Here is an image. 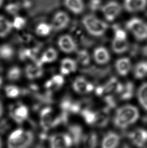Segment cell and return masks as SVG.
<instances>
[{
  "instance_id": "cell-35",
  "label": "cell",
  "mask_w": 147,
  "mask_h": 148,
  "mask_svg": "<svg viewBox=\"0 0 147 148\" xmlns=\"http://www.w3.org/2000/svg\"><path fill=\"white\" fill-rule=\"evenodd\" d=\"M90 58L89 54L86 50H80L78 52V61L83 66H87L89 64Z\"/></svg>"
},
{
  "instance_id": "cell-12",
  "label": "cell",
  "mask_w": 147,
  "mask_h": 148,
  "mask_svg": "<svg viewBox=\"0 0 147 148\" xmlns=\"http://www.w3.org/2000/svg\"><path fill=\"white\" fill-rule=\"evenodd\" d=\"M58 46L63 52L71 53L77 49V44L71 36L65 34L60 36L58 42Z\"/></svg>"
},
{
  "instance_id": "cell-11",
  "label": "cell",
  "mask_w": 147,
  "mask_h": 148,
  "mask_svg": "<svg viewBox=\"0 0 147 148\" xmlns=\"http://www.w3.org/2000/svg\"><path fill=\"white\" fill-rule=\"evenodd\" d=\"M70 21V17L66 12L62 11L56 12L51 23L52 30L56 32L63 30L68 26Z\"/></svg>"
},
{
  "instance_id": "cell-9",
  "label": "cell",
  "mask_w": 147,
  "mask_h": 148,
  "mask_svg": "<svg viewBox=\"0 0 147 148\" xmlns=\"http://www.w3.org/2000/svg\"><path fill=\"white\" fill-rule=\"evenodd\" d=\"M128 138L137 148H143L147 145V130L144 128H137L129 132Z\"/></svg>"
},
{
  "instance_id": "cell-8",
  "label": "cell",
  "mask_w": 147,
  "mask_h": 148,
  "mask_svg": "<svg viewBox=\"0 0 147 148\" xmlns=\"http://www.w3.org/2000/svg\"><path fill=\"white\" fill-rule=\"evenodd\" d=\"M101 10L106 20L109 22H112L120 14L122 7L118 2L113 1L104 4L102 6Z\"/></svg>"
},
{
  "instance_id": "cell-27",
  "label": "cell",
  "mask_w": 147,
  "mask_h": 148,
  "mask_svg": "<svg viewBox=\"0 0 147 148\" xmlns=\"http://www.w3.org/2000/svg\"><path fill=\"white\" fill-rule=\"evenodd\" d=\"M112 49L116 54H122L129 49V45L127 40H119L114 38L112 42Z\"/></svg>"
},
{
  "instance_id": "cell-20",
  "label": "cell",
  "mask_w": 147,
  "mask_h": 148,
  "mask_svg": "<svg viewBox=\"0 0 147 148\" xmlns=\"http://www.w3.org/2000/svg\"><path fill=\"white\" fill-rule=\"evenodd\" d=\"M76 62L70 58H65L62 60L60 71L62 75H68L71 72H75L77 69Z\"/></svg>"
},
{
  "instance_id": "cell-42",
  "label": "cell",
  "mask_w": 147,
  "mask_h": 148,
  "mask_svg": "<svg viewBox=\"0 0 147 148\" xmlns=\"http://www.w3.org/2000/svg\"><path fill=\"white\" fill-rule=\"evenodd\" d=\"M32 148H46V147L44 146L43 143L40 142L39 143H38L37 144L35 145Z\"/></svg>"
},
{
  "instance_id": "cell-17",
  "label": "cell",
  "mask_w": 147,
  "mask_h": 148,
  "mask_svg": "<svg viewBox=\"0 0 147 148\" xmlns=\"http://www.w3.org/2000/svg\"><path fill=\"white\" fill-rule=\"evenodd\" d=\"M66 8L75 14H80L85 10V4L83 0H64Z\"/></svg>"
},
{
  "instance_id": "cell-4",
  "label": "cell",
  "mask_w": 147,
  "mask_h": 148,
  "mask_svg": "<svg viewBox=\"0 0 147 148\" xmlns=\"http://www.w3.org/2000/svg\"><path fill=\"white\" fill-rule=\"evenodd\" d=\"M126 27L137 40L147 39V23L141 19L137 17L131 18L127 22Z\"/></svg>"
},
{
  "instance_id": "cell-7",
  "label": "cell",
  "mask_w": 147,
  "mask_h": 148,
  "mask_svg": "<svg viewBox=\"0 0 147 148\" xmlns=\"http://www.w3.org/2000/svg\"><path fill=\"white\" fill-rule=\"evenodd\" d=\"M56 117H54V111L52 107L46 106L40 111V125L43 132H48L53 128V124Z\"/></svg>"
},
{
  "instance_id": "cell-45",
  "label": "cell",
  "mask_w": 147,
  "mask_h": 148,
  "mask_svg": "<svg viewBox=\"0 0 147 148\" xmlns=\"http://www.w3.org/2000/svg\"><path fill=\"white\" fill-rule=\"evenodd\" d=\"M4 0H0V8L2 7L3 4L4 3Z\"/></svg>"
},
{
  "instance_id": "cell-41",
  "label": "cell",
  "mask_w": 147,
  "mask_h": 148,
  "mask_svg": "<svg viewBox=\"0 0 147 148\" xmlns=\"http://www.w3.org/2000/svg\"><path fill=\"white\" fill-rule=\"evenodd\" d=\"M96 93L97 95L100 96L104 92V88L103 86H98L95 90Z\"/></svg>"
},
{
  "instance_id": "cell-26",
  "label": "cell",
  "mask_w": 147,
  "mask_h": 148,
  "mask_svg": "<svg viewBox=\"0 0 147 148\" xmlns=\"http://www.w3.org/2000/svg\"><path fill=\"white\" fill-rule=\"evenodd\" d=\"M58 56V52L55 49L49 48L42 54V57L39 60L42 64L52 63L56 60Z\"/></svg>"
},
{
  "instance_id": "cell-23",
  "label": "cell",
  "mask_w": 147,
  "mask_h": 148,
  "mask_svg": "<svg viewBox=\"0 0 147 148\" xmlns=\"http://www.w3.org/2000/svg\"><path fill=\"white\" fill-rule=\"evenodd\" d=\"M82 144L83 148H97L98 144V137L95 132L85 134Z\"/></svg>"
},
{
  "instance_id": "cell-43",
  "label": "cell",
  "mask_w": 147,
  "mask_h": 148,
  "mask_svg": "<svg viewBox=\"0 0 147 148\" xmlns=\"http://www.w3.org/2000/svg\"><path fill=\"white\" fill-rule=\"evenodd\" d=\"M3 113H4V107L2 102L0 101V117L2 116Z\"/></svg>"
},
{
  "instance_id": "cell-16",
  "label": "cell",
  "mask_w": 147,
  "mask_h": 148,
  "mask_svg": "<svg viewBox=\"0 0 147 148\" xmlns=\"http://www.w3.org/2000/svg\"><path fill=\"white\" fill-rule=\"evenodd\" d=\"M93 56L96 62L101 65L107 64L110 59L108 51L103 47H99L96 49L94 51Z\"/></svg>"
},
{
  "instance_id": "cell-31",
  "label": "cell",
  "mask_w": 147,
  "mask_h": 148,
  "mask_svg": "<svg viewBox=\"0 0 147 148\" xmlns=\"http://www.w3.org/2000/svg\"><path fill=\"white\" fill-rule=\"evenodd\" d=\"M134 86L133 83L127 82L123 85V90L120 94V99L122 100H128L131 98L133 94Z\"/></svg>"
},
{
  "instance_id": "cell-19",
  "label": "cell",
  "mask_w": 147,
  "mask_h": 148,
  "mask_svg": "<svg viewBox=\"0 0 147 148\" xmlns=\"http://www.w3.org/2000/svg\"><path fill=\"white\" fill-rule=\"evenodd\" d=\"M65 80L62 75H55L51 79L46 82L45 84L46 90L52 92L62 87L64 84Z\"/></svg>"
},
{
  "instance_id": "cell-18",
  "label": "cell",
  "mask_w": 147,
  "mask_h": 148,
  "mask_svg": "<svg viewBox=\"0 0 147 148\" xmlns=\"http://www.w3.org/2000/svg\"><path fill=\"white\" fill-rule=\"evenodd\" d=\"M131 64L129 58H122L116 61L115 68L117 73L121 76H125L129 73Z\"/></svg>"
},
{
  "instance_id": "cell-38",
  "label": "cell",
  "mask_w": 147,
  "mask_h": 148,
  "mask_svg": "<svg viewBox=\"0 0 147 148\" xmlns=\"http://www.w3.org/2000/svg\"><path fill=\"white\" fill-rule=\"evenodd\" d=\"M114 34V38L119 40H127V34L125 30L121 28L116 29Z\"/></svg>"
},
{
  "instance_id": "cell-2",
  "label": "cell",
  "mask_w": 147,
  "mask_h": 148,
  "mask_svg": "<svg viewBox=\"0 0 147 148\" xmlns=\"http://www.w3.org/2000/svg\"><path fill=\"white\" fill-rule=\"evenodd\" d=\"M35 140L34 133L31 130L18 128L8 136L7 148H30Z\"/></svg>"
},
{
  "instance_id": "cell-37",
  "label": "cell",
  "mask_w": 147,
  "mask_h": 148,
  "mask_svg": "<svg viewBox=\"0 0 147 148\" xmlns=\"http://www.w3.org/2000/svg\"><path fill=\"white\" fill-rule=\"evenodd\" d=\"M11 127L10 122L6 118L0 119V135L5 134Z\"/></svg>"
},
{
  "instance_id": "cell-22",
  "label": "cell",
  "mask_w": 147,
  "mask_h": 148,
  "mask_svg": "<svg viewBox=\"0 0 147 148\" xmlns=\"http://www.w3.org/2000/svg\"><path fill=\"white\" fill-rule=\"evenodd\" d=\"M89 82L85 78L79 76L76 78L73 83V88L76 92L81 94H84L88 92V86Z\"/></svg>"
},
{
  "instance_id": "cell-25",
  "label": "cell",
  "mask_w": 147,
  "mask_h": 148,
  "mask_svg": "<svg viewBox=\"0 0 147 148\" xmlns=\"http://www.w3.org/2000/svg\"><path fill=\"white\" fill-rule=\"evenodd\" d=\"M15 50L10 44H5L0 46V59L5 61H10L14 58Z\"/></svg>"
},
{
  "instance_id": "cell-28",
  "label": "cell",
  "mask_w": 147,
  "mask_h": 148,
  "mask_svg": "<svg viewBox=\"0 0 147 148\" xmlns=\"http://www.w3.org/2000/svg\"><path fill=\"white\" fill-rule=\"evenodd\" d=\"M52 30V25L46 22H40L37 25L35 32L40 36H46L51 33Z\"/></svg>"
},
{
  "instance_id": "cell-39",
  "label": "cell",
  "mask_w": 147,
  "mask_h": 148,
  "mask_svg": "<svg viewBox=\"0 0 147 148\" xmlns=\"http://www.w3.org/2000/svg\"><path fill=\"white\" fill-rule=\"evenodd\" d=\"M104 100L106 103L107 104V108H108L109 109L114 108L116 105L115 99L112 96H108L106 97Z\"/></svg>"
},
{
  "instance_id": "cell-1",
  "label": "cell",
  "mask_w": 147,
  "mask_h": 148,
  "mask_svg": "<svg viewBox=\"0 0 147 148\" xmlns=\"http://www.w3.org/2000/svg\"><path fill=\"white\" fill-rule=\"evenodd\" d=\"M139 117V112L137 108L127 105L117 110L113 119V123L117 128L124 130L134 124Z\"/></svg>"
},
{
  "instance_id": "cell-14",
  "label": "cell",
  "mask_w": 147,
  "mask_h": 148,
  "mask_svg": "<svg viewBox=\"0 0 147 148\" xmlns=\"http://www.w3.org/2000/svg\"><path fill=\"white\" fill-rule=\"evenodd\" d=\"M147 6V0H124L123 7L130 13L141 12Z\"/></svg>"
},
{
  "instance_id": "cell-3",
  "label": "cell",
  "mask_w": 147,
  "mask_h": 148,
  "mask_svg": "<svg viewBox=\"0 0 147 148\" xmlns=\"http://www.w3.org/2000/svg\"><path fill=\"white\" fill-rule=\"evenodd\" d=\"M82 21L86 30L93 36H101L108 28V25L105 22L92 15L84 16Z\"/></svg>"
},
{
  "instance_id": "cell-29",
  "label": "cell",
  "mask_w": 147,
  "mask_h": 148,
  "mask_svg": "<svg viewBox=\"0 0 147 148\" xmlns=\"http://www.w3.org/2000/svg\"><path fill=\"white\" fill-rule=\"evenodd\" d=\"M22 76V70L18 66H13L8 70L7 77L11 82H16L19 80Z\"/></svg>"
},
{
  "instance_id": "cell-36",
  "label": "cell",
  "mask_w": 147,
  "mask_h": 148,
  "mask_svg": "<svg viewBox=\"0 0 147 148\" xmlns=\"http://www.w3.org/2000/svg\"><path fill=\"white\" fill-rule=\"evenodd\" d=\"M12 22L13 28L17 30L22 29L25 26L26 24L25 19L22 16H20L15 17L14 20Z\"/></svg>"
},
{
  "instance_id": "cell-6",
  "label": "cell",
  "mask_w": 147,
  "mask_h": 148,
  "mask_svg": "<svg viewBox=\"0 0 147 148\" xmlns=\"http://www.w3.org/2000/svg\"><path fill=\"white\" fill-rule=\"evenodd\" d=\"M9 115L16 123L22 124L28 119L29 109L24 104L18 103L10 107Z\"/></svg>"
},
{
  "instance_id": "cell-40",
  "label": "cell",
  "mask_w": 147,
  "mask_h": 148,
  "mask_svg": "<svg viewBox=\"0 0 147 148\" xmlns=\"http://www.w3.org/2000/svg\"><path fill=\"white\" fill-rule=\"evenodd\" d=\"M90 8L92 10H98L101 5V1L100 0H92L90 2Z\"/></svg>"
},
{
  "instance_id": "cell-44",
  "label": "cell",
  "mask_w": 147,
  "mask_h": 148,
  "mask_svg": "<svg viewBox=\"0 0 147 148\" xmlns=\"http://www.w3.org/2000/svg\"><path fill=\"white\" fill-rule=\"evenodd\" d=\"M3 146V142H2V138L0 137V148H2Z\"/></svg>"
},
{
  "instance_id": "cell-15",
  "label": "cell",
  "mask_w": 147,
  "mask_h": 148,
  "mask_svg": "<svg viewBox=\"0 0 147 148\" xmlns=\"http://www.w3.org/2000/svg\"><path fill=\"white\" fill-rule=\"evenodd\" d=\"M69 134L72 137L73 140L74 145L79 146L82 144L85 134L82 127L77 125L73 124L69 127Z\"/></svg>"
},
{
  "instance_id": "cell-33",
  "label": "cell",
  "mask_w": 147,
  "mask_h": 148,
  "mask_svg": "<svg viewBox=\"0 0 147 148\" xmlns=\"http://www.w3.org/2000/svg\"><path fill=\"white\" fill-rule=\"evenodd\" d=\"M135 78L141 79L147 75V63L140 62L135 66L134 71Z\"/></svg>"
},
{
  "instance_id": "cell-21",
  "label": "cell",
  "mask_w": 147,
  "mask_h": 148,
  "mask_svg": "<svg viewBox=\"0 0 147 148\" xmlns=\"http://www.w3.org/2000/svg\"><path fill=\"white\" fill-rule=\"evenodd\" d=\"M109 112L110 109L106 107L96 113V120L95 125L101 128L105 127L110 120Z\"/></svg>"
},
{
  "instance_id": "cell-32",
  "label": "cell",
  "mask_w": 147,
  "mask_h": 148,
  "mask_svg": "<svg viewBox=\"0 0 147 148\" xmlns=\"http://www.w3.org/2000/svg\"><path fill=\"white\" fill-rule=\"evenodd\" d=\"M82 116L87 124H95L96 120V113L89 110L87 108L84 109L81 111Z\"/></svg>"
},
{
  "instance_id": "cell-5",
  "label": "cell",
  "mask_w": 147,
  "mask_h": 148,
  "mask_svg": "<svg viewBox=\"0 0 147 148\" xmlns=\"http://www.w3.org/2000/svg\"><path fill=\"white\" fill-rule=\"evenodd\" d=\"M48 142L50 148H71L73 140L69 133L60 132L48 136Z\"/></svg>"
},
{
  "instance_id": "cell-30",
  "label": "cell",
  "mask_w": 147,
  "mask_h": 148,
  "mask_svg": "<svg viewBox=\"0 0 147 148\" xmlns=\"http://www.w3.org/2000/svg\"><path fill=\"white\" fill-rule=\"evenodd\" d=\"M137 98L141 106L147 111V83L142 84L140 88Z\"/></svg>"
},
{
  "instance_id": "cell-34",
  "label": "cell",
  "mask_w": 147,
  "mask_h": 148,
  "mask_svg": "<svg viewBox=\"0 0 147 148\" xmlns=\"http://www.w3.org/2000/svg\"><path fill=\"white\" fill-rule=\"evenodd\" d=\"M5 92L6 96L9 98H17L21 94L22 91L18 86L14 85H8L5 87Z\"/></svg>"
},
{
  "instance_id": "cell-13",
  "label": "cell",
  "mask_w": 147,
  "mask_h": 148,
  "mask_svg": "<svg viewBox=\"0 0 147 148\" xmlns=\"http://www.w3.org/2000/svg\"><path fill=\"white\" fill-rule=\"evenodd\" d=\"M121 142L119 134L113 132H109L104 135L100 143V148H117Z\"/></svg>"
},
{
  "instance_id": "cell-24",
  "label": "cell",
  "mask_w": 147,
  "mask_h": 148,
  "mask_svg": "<svg viewBox=\"0 0 147 148\" xmlns=\"http://www.w3.org/2000/svg\"><path fill=\"white\" fill-rule=\"evenodd\" d=\"M13 28L12 22L3 15H0V38H3L11 32Z\"/></svg>"
},
{
  "instance_id": "cell-10",
  "label": "cell",
  "mask_w": 147,
  "mask_h": 148,
  "mask_svg": "<svg viewBox=\"0 0 147 148\" xmlns=\"http://www.w3.org/2000/svg\"><path fill=\"white\" fill-rule=\"evenodd\" d=\"M26 77L30 80H35L41 78L44 73L42 64L39 60H36L27 64L25 69Z\"/></svg>"
}]
</instances>
